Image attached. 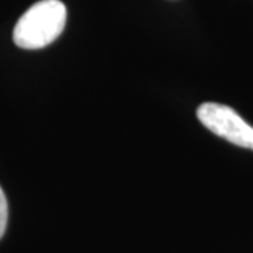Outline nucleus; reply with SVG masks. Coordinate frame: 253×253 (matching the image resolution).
Segmentation results:
<instances>
[{
    "label": "nucleus",
    "mask_w": 253,
    "mask_h": 253,
    "mask_svg": "<svg viewBox=\"0 0 253 253\" xmlns=\"http://www.w3.org/2000/svg\"><path fill=\"white\" fill-rule=\"evenodd\" d=\"M66 23V7L59 0H41L20 17L13 41L23 49H40L52 44L62 34Z\"/></svg>",
    "instance_id": "nucleus-1"
},
{
    "label": "nucleus",
    "mask_w": 253,
    "mask_h": 253,
    "mask_svg": "<svg viewBox=\"0 0 253 253\" xmlns=\"http://www.w3.org/2000/svg\"><path fill=\"white\" fill-rule=\"evenodd\" d=\"M197 117L200 123L215 135L253 151V126L234 109L218 103H203L197 109Z\"/></svg>",
    "instance_id": "nucleus-2"
},
{
    "label": "nucleus",
    "mask_w": 253,
    "mask_h": 253,
    "mask_svg": "<svg viewBox=\"0 0 253 253\" xmlns=\"http://www.w3.org/2000/svg\"><path fill=\"white\" fill-rule=\"evenodd\" d=\"M7 200L6 196L3 193V190L0 187V238L3 236L4 231H6V226H7Z\"/></svg>",
    "instance_id": "nucleus-3"
}]
</instances>
